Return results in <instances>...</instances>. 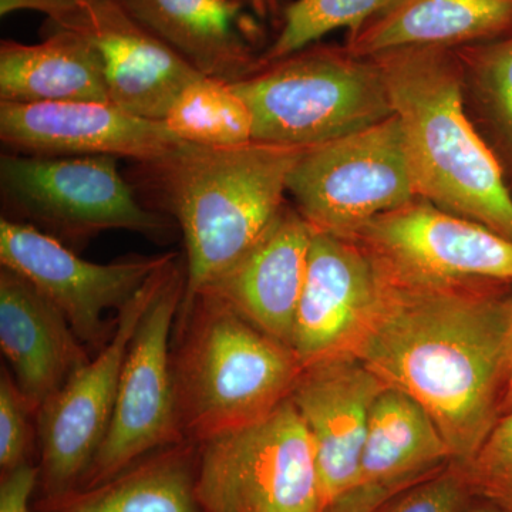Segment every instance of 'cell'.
Wrapping results in <instances>:
<instances>
[{
	"label": "cell",
	"mask_w": 512,
	"mask_h": 512,
	"mask_svg": "<svg viewBox=\"0 0 512 512\" xmlns=\"http://www.w3.org/2000/svg\"><path fill=\"white\" fill-rule=\"evenodd\" d=\"M19 10L43 13L57 28L89 40L103 59L110 103L134 116L164 121L178 96L202 77L120 0H0V15Z\"/></svg>",
	"instance_id": "cell-11"
},
{
	"label": "cell",
	"mask_w": 512,
	"mask_h": 512,
	"mask_svg": "<svg viewBox=\"0 0 512 512\" xmlns=\"http://www.w3.org/2000/svg\"><path fill=\"white\" fill-rule=\"evenodd\" d=\"M379 281L369 254L352 238L315 231L291 349L303 367L350 355L375 308Z\"/></svg>",
	"instance_id": "cell-16"
},
{
	"label": "cell",
	"mask_w": 512,
	"mask_h": 512,
	"mask_svg": "<svg viewBox=\"0 0 512 512\" xmlns=\"http://www.w3.org/2000/svg\"><path fill=\"white\" fill-rule=\"evenodd\" d=\"M387 384L353 355L303 367L291 402L315 448L326 507L357 487L367 423Z\"/></svg>",
	"instance_id": "cell-15"
},
{
	"label": "cell",
	"mask_w": 512,
	"mask_h": 512,
	"mask_svg": "<svg viewBox=\"0 0 512 512\" xmlns=\"http://www.w3.org/2000/svg\"><path fill=\"white\" fill-rule=\"evenodd\" d=\"M376 274V305L350 355L419 402L451 463L464 466L503 416L512 285H423Z\"/></svg>",
	"instance_id": "cell-1"
},
{
	"label": "cell",
	"mask_w": 512,
	"mask_h": 512,
	"mask_svg": "<svg viewBox=\"0 0 512 512\" xmlns=\"http://www.w3.org/2000/svg\"><path fill=\"white\" fill-rule=\"evenodd\" d=\"M0 190L10 210L49 235L80 239L110 229L157 235L167 228L137 200L116 157L3 154Z\"/></svg>",
	"instance_id": "cell-9"
},
{
	"label": "cell",
	"mask_w": 512,
	"mask_h": 512,
	"mask_svg": "<svg viewBox=\"0 0 512 512\" xmlns=\"http://www.w3.org/2000/svg\"><path fill=\"white\" fill-rule=\"evenodd\" d=\"M60 512H202L187 457L177 451L99 485Z\"/></svg>",
	"instance_id": "cell-23"
},
{
	"label": "cell",
	"mask_w": 512,
	"mask_h": 512,
	"mask_svg": "<svg viewBox=\"0 0 512 512\" xmlns=\"http://www.w3.org/2000/svg\"><path fill=\"white\" fill-rule=\"evenodd\" d=\"M201 443L195 495L202 512H325L315 448L291 399Z\"/></svg>",
	"instance_id": "cell-6"
},
{
	"label": "cell",
	"mask_w": 512,
	"mask_h": 512,
	"mask_svg": "<svg viewBox=\"0 0 512 512\" xmlns=\"http://www.w3.org/2000/svg\"><path fill=\"white\" fill-rule=\"evenodd\" d=\"M173 259L154 272L120 309L116 329L96 359L76 370L37 410L43 485L50 497H63L77 481L84 480L92 466L109 430L128 346L160 285L165 266Z\"/></svg>",
	"instance_id": "cell-12"
},
{
	"label": "cell",
	"mask_w": 512,
	"mask_h": 512,
	"mask_svg": "<svg viewBox=\"0 0 512 512\" xmlns=\"http://www.w3.org/2000/svg\"><path fill=\"white\" fill-rule=\"evenodd\" d=\"M451 461L450 447L427 410L387 387L370 413L357 485L417 484Z\"/></svg>",
	"instance_id": "cell-22"
},
{
	"label": "cell",
	"mask_w": 512,
	"mask_h": 512,
	"mask_svg": "<svg viewBox=\"0 0 512 512\" xmlns=\"http://www.w3.org/2000/svg\"><path fill=\"white\" fill-rule=\"evenodd\" d=\"M409 487L412 485H357L333 500L325 512H376L387 500Z\"/></svg>",
	"instance_id": "cell-30"
},
{
	"label": "cell",
	"mask_w": 512,
	"mask_h": 512,
	"mask_svg": "<svg viewBox=\"0 0 512 512\" xmlns=\"http://www.w3.org/2000/svg\"><path fill=\"white\" fill-rule=\"evenodd\" d=\"M288 2H289V0H285V5H286V3H288Z\"/></svg>",
	"instance_id": "cell-35"
},
{
	"label": "cell",
	"mask_w": 512,
	"mask_h": 512,
	"mask_svg": "<svg viewBox=\"0 0 512 512\" xmlns=\"http://www.w3.org/2000/svg\"><path fill=\"white\" fill-rule=\"evenodd\" d=\"M308 148L256 143L202 147L187 143L151 168L183 231L187 285L178 319L232 268L278 217L288 178Z\"/></svg>",
	"instance_id": "cell-3"
},
{
	"label": "cell",
	"mask_w": 512,
	"mask_h": 512,
	"mask_svg": "<svg viewBox=\"0 0 512 512\" xmlns=\"http://www.w3.org/2000/svg\"><path fill=\"white\" fill-rule=\"evenodd\" d=\"M466 512H508L504 510L500 505L490 503V501H484L483 504L477 505V507L471 508Z\"/></svg>",
	"instance_id": "cell-34"
},
{
	"label": "cell",
	"mask_w": 512,
	"mask_h": 512,
	"mask_svg": "<svg viewBox=\"0 0 512 512\" xmlns=\"http://www.w3.org/2000/svg\"><path fill=\"white\" fill-rule=\"evenodd\" d=\"M249 8L258 18L281 20L285 0H247Z\"/></svg>",
	"instance_id": "cell-33"
},
{
	"label": "cell",
	"mask_w": 512,
	"mask_h": 512,
	"mask_svg": "<svg viewBox=\"0 0 512 512\" xmlns=\"http://www.w3.org/2000/svg\"><path fill=\"white\" fill-rule=\"evenodd\" d=\"M456 53L470 76L481 114L512 168V35L461 47Z\"/></svg>",
	"instance_id": "cell-26"
},
{
	"label": "cell",
	"mask_w": 512,
	"mask_h": 512,
	"mask_svg": "<svg viewBox=\"0 0 512 512\" xmlns=\"http://www.w3.org/2000/svg\"><path fill=\"white\" fill-rule=\"evenodd\" d=\"M165 266L128 346L109 430L84 480L87 487L120 476L144 454L180 439L170 336L180 315L187 274L178 262Z\"/></svg>",
	"instance_id": "cell-8"
},
{
	"label": "cell",
	"mask_w": 512,
	"mask_h": 512,
	"mask_svg": "<svg viewBox=\"0 0 512 512\" xmlns=\"http://www.w3.org/2000/svg\"><path fill=\"white\" fill-rule=\"evenodd\" d=\"M403 128L417 197L512 241V192L464 110L456 50L406 47L372 57Z\"/></svg>",
	"instance_id": "cell-2"
},
{
	"label": "cell",
	"mask_w": 512,
	"mask_h": 512,
	"mask_svg": "<svg viewBox=\"0 0 512 512\" xmlns=\"http://www.w3.org/2000/svg\"><path fill=\"white\" fill-rule=\"evenodd\" d=\"M171 254L140 256L113 264L84 261L42 229L0 220V261L39 289L63 313L83 343L103 342L104 313L123 309Z\"/></svg>",
	"instance_id": "cell-13"
},
{
	"label": "cell",
	"mask_w": 512,
	"mask_h": 512,
	"mask_svg": "<svg viewBox=\"0 0 512 512\" xmlns=\"http://www.w3.org/2000/svg\"><path fill=\"white\" fill-rule=\"evenodd\" d=\"M457 467L473 497L512 512V410L500 417L474 457Z\"/></svg>",
	"instance_id": "cell-27"
},
{
	"label": "cell",
	"mask_w": 512,
	"mask_h": 512,
	"mask_svg": "<svg viewBox=\"0 0 512 512\" xmlns=\"http://www.w3.org/2000/svg\"><path fill=\"white\" fill-rule=\"evenodd\" d=\"M164 123L183 141L202 147L248 144L254 120L231 83L202 76L174 101Z\"/></svg>",
	"instance_id": "cell-24"
},
{
	"label": "cell",
	"mask_w": 512,
	"mask_h": 512,
	"mask_svg": "<svg viewBox=\"0 0 512 512\" xmlns=\"http://www.w3.org/2000/svg\"><path fill=\"white\" fill-rule=\"evenodd\" d=\"M151 35L202 76L235 83L261 67L247 0H120ZM255 15V13H254Z\"/></svg>",
	"instance_id": "cell-18"
},
{
	"label": "cell",
	"mask_w": 512,
	"mask_h": 512,
	"mask_svg": "<svg viewBox=\"0 0 512 512\" xmlns=\"http://www.w3.org/2000/svg\"><path fill=\"white\" fill-rule=\"evenodd\" d=\"M512 35V0H392L349 32L346 49L373 57L406 47H461Z\"/></svg>",
	"instance_id": "cell-20"
},
{
	"label": "cell",
	"mask_w": 512,
	"mask_h": 512,
	"mask_svg": "<svg viewBox=\"0 0 512 512\" xmlns=\"http://www.w3.org/2000/svg\"><path fill=\"white\" fill-rule=\"evenodd\" d=\"M32 407L5 369L0 377V466L9 473L25 464L30 441Z\"/></svg>",
	"instance_id": "cell-29"
},
{
	"label": "cell",
	"mask_w": 512,
	"mask_h": 512,
	"mask_svg": "<svg viewBox=\"0 0 512 512\" xmlns=\"http://www.w3.org/2000/svg\"><path fill=\"white\" fill-rule=\"evenodd\" d=\"M39 471L28 463L6 473L0 487V512H30V495L35 490Z\"/></svg>",
	"instance_id": "cell-31"
},
{
	"label": "cell",
	"mask_w": 512,
	"mask_h": 512,
	"mask_svg": "<svg viewBox=\"0 0 512 512\" xmlns=\"http://www.w3.org/2000/svg\"><path fill=\"white\" fill-rule=\"evenodd\" d=\"M473 498L466 478L454 463L440 473L406 488L376 512H464Z\"/></svg>",
	"instance_id": "cell-28"
},
{
	"label": "cell",
	"mask_w": 512,
	"mask_h": 512,
	"mask_svg": "<svg viewBox=\"0 0 512 512\" xmlns=\"http://www.w3.org/2000/svg\"><path fill=\"white\" fill-rule=\"evenodd\" d=\"M512 410V289L508 296V340H507V389H505L503 414Z\"/></svg>",
	"instance_id": "cell-32"
},
{
	"label": "cell",
	"mask_w": 512,
	"mask_h": 512,
	"mask_svg": "<svg viewBox=\"0 0 512 512\" xmlns=\"http://www.w3.org/2000/svg\"><path fill=\"white\" fill-rule=\"evenodd\" d=\"M53 26L36 45L0 43V103L110 101L104 63L83 36Z\"/></svg>",
	"instance_id": "cell-21"
},
{
	"label": "cell",
	"mask_w": 512,
	"mask_h": 512,
	"mask_svg": "<svg viewBox=\"0 0 512 512\" xmlns=\"http://www.w3.org/2000/svg\"><path fill=\"white\" fill-rule=\"evenodd\" d=\"M312 238L311 224L285 205L251 251L198 296L221 302L289 346Z\"/></svg>",
	"instance_id": "cell-17"
},
{
	"label": "cell",
	"mask_w": 512,
	"mask_h": 512,
	"mask_svg": "<svg viewBox=\"0 0 512 512\" xmlns=\"http://www.w3.org/2000/svg\"><path fill=\"white\" fill-rule=\"evenodd\" d=\"M0 140L23 156H110L156 164L187 144L164 121L110 101L0 103Z\"/></svg>",
	"instance_id": "cell-14"
},
{
	"label": "cell",
	"mask_w": 512,
	"mask_h": 512,
	"mask_svg": "<svg viewBox=\"0 0 512 512\" xmlns=\"http://www.w3.org/2000/svg\"><path fill=\"white\" fill-rule=\"evenodd\" d=\"M174 366L181 427L200 441L251 426L291 396L303 366L285 343L221 302L198 296Z\"/></svg>",
	"instance_id": "cell-4"
},
{
	"label": "cell",
	"mask_w": 512,
	"mask_h": 512,
	"mask_svg": "<svg viewBox=\"0 0 512 512\" xmlns=\"http://www.w3.org/2000/svg\"><path fill=\"white\" fill-rule=\"evenodd\" d=\"M373 264L399 281L423 285H512V241L417 198L353 234Z\"/></svg>",
	"instance_id": "cell-10"
},
{
	"label": "cell",
	"mask_w": 512,
	"mask_h": 512,
	"mask_svg": "<svg viewBox=\"0 0 512 512\" xmlns=\"http://www.w3.org/2000/svg\"><path fill=\"white\" fill-rule=\"evenodd\" d=\"M288 192L315 231L343 238L417 200L396 114L303 151L289 174Z\"/></svg>",
	"instance_id": "cell-7"
},
{
	"label": "cell",
	"mask_w": 512,
	"mask_h": 512,
	"mask_svg": "<svg viewBox=\"0 0 512 512\" xmlns=\"http://www.w3.org/2000/svg\"><path fill=\"white\" fill-rule=\"evenodd\" d=\"M63 313L22 275L0 274V348L33 412L89 362Z\"/></svg>",
	"instance_id": "cell-19"
},
{
	"label": "cell",
	"mask_w": 512,
	"mask_h": 512,
	"mask_svg": "<svg viewBox=\"0 0 512 512\" xmlns=\"http://www.w3.org/2000/svg\"><path fill=\"white\" fill-rule=\"evenodd\" d=\"M392 0H289L281 16V29L262 53L261 66L285 59L316 45L333 30L353 32L386 8Z\"/></svg>",
	"instance_id": "cell-25"
},
{
	"label": "cell",
	"mask_w": 512,
	"mask_h": 512,
	"mask_svg": "<svg viewBox=\"0 0 512 512\" xmlns=\"http://www.w3.org/2000/svg\"><path fill=\"white\" fill-rule=\"evenodd\" d=\"M254 120L252 141L312 148L393 116L372 57L345 46L312 45L231 83Z\"/></svg>",
	"instance_id": "cell-5"
}]
</instances>
